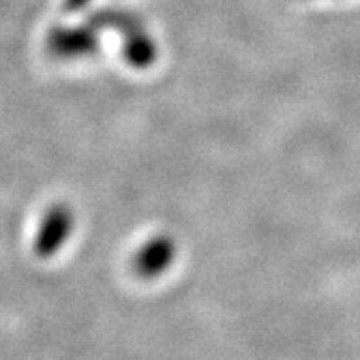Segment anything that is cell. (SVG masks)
I'll list each match as a JSON object with an SVG mask.
<instances>
[]
</instances>
